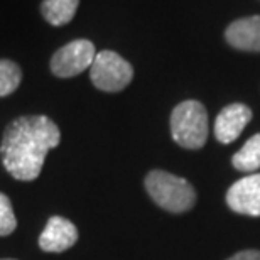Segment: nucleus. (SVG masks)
I'll return each mask as SVG.
<instances>
[{
	"label": "nucleus",
	"mask_w": 260,
	"mask_h": 260,
	"mask_svg": "<svg viewBox=\"0 0 260 260\" xmlns=\"http://www.w3.org/2000/svg\"><path fill=\"white\" fill-rule=\"evenodd\" d=\"M61 142L59 127L46 115H24L4 132L0 155L5 171L17 181H34L43 171L46 155Z\"/></svg>",
	"instance_id": "obj_1"
},
{
	"label": "nucleus",
	"mask_w": 260,
	"mask_h": 260,
	"mask_svg": "<svg viewBox=\"0 0 260 260\" xmlns=\"http://www.w3.org/2000/svg\"><path fill=\"white\" fill-rule=\"evenodd\" d=\"M145 189L155 205L171 213L188 211L196 201L193 186L184 178L166 171H150L145 176Z\"/></svg>",
	"instance_id": "obj_2"
},
{
	"label": "nucleus",
	"mask_w": 260,
	"mask_h": 260,
	"mask_svg": "<svg viewBox=\"0 0 260 260\" xmlns=\"http://www.w3.org/2000/svg\"><path fill=\"white\" fill-rule=\"evenodd\" d=\"M171 134L184 149H201L208 140V113L196 100L179 103L171 113Z\"/></svg>",
	"instance_id": "obj_3"
},
{
	"label": "nucleus",
	"mask_w": 260,
	"mask_h": 260,
	"mask_svg": "<svg viewBox=\"0 0 260 260\" xmlns=\"http://www.w3.org/2000/svg\"><path fill=\"white\" fill-rule=\"evenodd\" d=\"M90 78L95 88L102 91H122L130 85L134 78V68L115 51L96 53L90 68Z\"/></svg>",
	"instance_id": "obj_4"
},
{
	"label": "nucleus",
	"mask_w": 260,
	"mask_h": 260,
	"mask_svg": "<svg viewBox=\"0 0 260 260\" xmlns=\"http://www.w3.org/2000/svg\"><path fill=\"white\" fill-rule=\"evenodd\" d=\"M96 56L95 46L88 39H76L58 49L51 58V73L58 78H73L90 70Z\"/></svg>",
	"instance_id": "obj_5"
},
{
	"label": "nucleus",
	"mask_w": 260,
	"mask_h": 260,
	"mask_svg": "<svg viewBox=\"0 0 260 260\" xmlns=\"http://www.w3.org/2000/svg\"><path fill=\"white\" fill-rule=\"evenodd\" d=\"M226 203L233 211L247 216H260V173L238 179L226 193Z\"/></svg>",
	"instance_id": "obj_6"
},
{
	"label": "nucleus",
	"mask_w": 260,
	"mask_h": 260,
	"mask_svg": "<svg viewBox=\"0 0 260 260\" xmlns=\"http://www.w3.org/2000/svg\"><path fill=\"white\" fill-rule=\"evenodd\" d=\"M78 242V230L70 220L63 216H51L44 232L39 237L41 250L49 253H61Z\"/></svg>",
	"instance_id": "obj_7"
},
{
	"label": "nucleus",
	"mask_w": 260,
	"mask_h": 260,
	"mask_svg": "<svg viewBox=\"0 0 260 260\" xmlns=\"http://www.w3.org/2000/svg\"><path fill=\"white\" fill-rule=\"evenodd\" d=\"M252 120V110L243 103H232L218 113L215 122V135L218 142L232 144Z\"/></svg>",
	"instance_id": "obj_8"
},
{
	"label": "nucleus",
	"mask_w": 260,
	"mask_h": 260,
	"mask_svg": "<svg viewBox=\"0 0 260 260\" xmlns=\"http://www.w3.org/2000/svg\"><path fill=\"white\" fill-rule=\"evenodd\" d=\"M228 44L240 51L260 53V15L238 19L226 27Z\"/></svg>",
	"instance_id": "obj_9"
},
{
	"label": "nucleus",
	"mask_w": 260,
	"mask_h": 260,
	"mask_svg": "<svg viewBox=\"0 0 260 260\" xmlns=\"http://www.w3.org/2000/svg\"><path fill=\"white\" fill-rule=\"evenodd\" d=\"M80 0H44L41 4V14L54 27L70 24L75 17Z\"/></svg>",
	"instance_id": "obj_10"
},
{
	"label": "nucleus",
	"mask_w": 260,
	"mask_h": 260,
	"mask_svg": "<svg viewBox=\"0 0 260 260\" xmlns=\"http://www.w3.org/2000/svg\"><path fill=\"white\" fill-rule=\"evenodd\" d=\"M235 169L242 173H255L260 168V134L252 135L245 145L232 159Z\"/></svg>",
	"instance_id": "obj_11"
},
{
	"label": "nucleus",
	"mask_w": 260,
	"mask_h": 260,
	"mask_svg": "<svg viewBox=\"0 0 260 260\" xmlns=\"http://www.w3.org/2000/svg\"><path fill=\"white\" fill-rule=\"evenodd\" d=\"M22 81V70L10 59H0V96H9Z\"/></svg>",
	"instance_id": "obj_12"
},
{
	"label": "nucleus",
	"mask_w": 260,
	"mask_h": 260,
	"mask_svg": "<svg viewBox=\"0 0 260 260\" xmlns=\"http://www.w3.org/2000/svg\"><path fill=\"white\" fill-rule=\"evenodd\" d=\"M17 228V218L14 215L12 201L7 194L0 193V237H7Z\"/></svg>",
	"instance_id": "obj_13"
},
{
	"label": "nucleus",
	"mask_w": 260,
	"mask_h": 260,
	"mask_svg": "<svg viewBox=\"0 0 260 260\" xmlns=\"http://www.w3.org/2000/svg\"><path fill=\"white\" fill-rule=\"evenodd\" d=\"M228 260H260V252L258 250H243V252H238L237 255L230 257Z\"/></svg>",
	"instance_id": "obj_14"
},
{
	"label": "nucleus",
	"mask_w": 260,
	"mask_h": 260,
	"mask_svg": "<svg viewBox=\"0 0 260 260\" xmlns=\"http://www.w3.org/2000/svg\"><path fill=\"white\" fill-rule=\"evenodd\" d=\"M0 260H15V258H0Z\"/></svg>",
	"instance_id": "obj_15"
}]
</instances>
